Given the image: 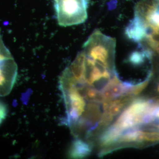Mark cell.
<instances>
[{"instance_id": "cell-7", "label": "cell", "mask_w": 159, "mask_h": 159, "mask_svg": "<svg viewBox=\"0 0 159 159\" xmlns=\"http://www.w3.org/2000/svg\"><path fill=\"white\" fill-rule=\"evenodd\" d=\"M92 144L80 139H76L72 142L68 152L69 157L81 159L89 155L92 151Z\"/></svg>"}, {"instance_id": "cell-9", "label": "cell", "mask_w": 159, "mask_h": 159, "mask_svg": "<svg viewBox=\"0 0 159 159\" xmlns=\"http://www.w3.org/2000/svg\"><path fill=\"white\" fill-rule=\"evenodd\" d=\"M145 40L151 48L159 55V40L155 39L150 35H148Z\"/></svg>"}, {"instance_id": "cell-8", "label": "cell", "mask_w": 159, "mask_h": 159, "mask_svg": "<svg viewBox=\"0 0 159 159\" xmlns=\"http://www.w3.org/2000/svg\"><path fill=\"white\" fill-rule=\"evenodd\" d=\"M12 57L10 51L4 44L2 35L0 33V60L7 59Z\"/></svg>"}, {"instance_id": "cell-10", "label": "cell", "mask_w": 159, "mask_h": 159, "mask_svg": "<svg viewBox=\"0 0 159 159\" xmlns=\"http://www.w3.org/2000/svg\"><path fill=\"white\" fill-rule=\"evenodd\" d=\"M8 112V108L5 102L0 101V125L6 119Z\"/></svg>"}, {"instance_id": "cell-1", "label": "cell", "mask_w": 159, "mask_h": 159, "mask_svg": "<svg viewBox=\"0 0 159 159\" xmlns=\"http://www.w3.org/2000/svg\"><path fill=\"white\" fill-rule=\"evenodd\" d=\"M159 103V99L134 98L111 126L122 134L129 129L148 125L151 122L154 110Z\"/></svg>"}, {"instance_id": "cell-12", "label": "cell", "mask_w": 159, "mask_h": 159, "mask_svg": "<svg viewBox=\"0 0 159 159\" xmlns=\"http://www.w3.org/2000/svg\"></svg>"}, {"instance_id": "cell-5", "label": "cell", "mask_w": 159, "mask_h": 159, "mask_svg": "<svg viewBox=\"0 0 159 159\" xmlns=\"http://www.w3.org/2000/svg\"><path fill=\"white\" fill-rule=\"evenodd\" d=\"M17 66L13 57L0 60V97L10 93L17 76Z\"/></svg>"}, {"instance_id": "cell-11", "label": "cell", "mask_w": 159, "mask_h": 159, "mask_svg": "<svg viewBox=\"0 0 159 159\" xmlns=\"http://www.w3.org/2000/svg\"><path fill=\"white\" fill-rule=\"evenodd\" d=\"M157 92L159 93V84L158 85L157 88Z\"/></svg>"}, {"instance_id": "cell-6", "label": "cell", "mask_w": 159, "mask_h": 159, "mask_svg": "<svg viewBox=\"0 0 159 159\" xmlns=\"http://www.w3.org/2000/svg\"><path fill=\"white\" fill-rule=\"evenodd\" d=\"M125 34L129 39L134 42L140 43L146 39L148 29L143 20L134 14V18L125 28Z\"/></svg>"}, {"instance_id": "cell-3", "label": "cell", "mask_w": 159, "mask_h": 159, "mask_svg": "<svg viewBox=\"0 0 159 159\" xmlns=\"http://www.w3.org/2000/svg\"><path fill=\"white\" fill-rule=\"evenodd\" d=\"M54 2L60 25L67 27L79 25L87 19L88 0H57Z\"/></svg>"}, {"instance_id": "cell-2", "label": "cell", "mask_w": 159, "mask_h": 159, "mask_svg": "<svg viewBox=\"0 0 159 159\" xmlns=\"http://www.w3.org/2000/svg\"><path fill=\"white\" fill-rule=\"evenodd\" d=\"M116 40L96 30L90 35L83 46L86 55L108 68L116 70Z\"/></svg>"}, {"instance_id": "cell-4", "label": "cell", "mask_w": 159, "mask_h": 159, "mask_svg": "<svg viewBox=\"0 0 159 159\" xmlns=\"http://www.w3.org/2000/svg\"><path fill=\"white\" fill-rule=\"evenodd\" d=\"M134 14L144 21L148 30V34L159 39V1L143 0L138 3Z\"/></svg>"}]
</instances>
